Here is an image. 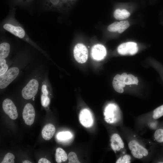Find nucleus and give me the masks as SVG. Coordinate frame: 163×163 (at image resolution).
<instances>
[{"label":"nucleus","mask_w":163,"mask_h":163,"mask_svg":"<svg viewBox=\"0 0 163 163\" xmlns=\"http://www.w3.org/2000/svg\"><path fill=\"white\" fill-rule=\"evenodd\" d=\"M19 73L18 69L13 67L9 69L3 75L0 77V88H6L17 76Z\"/></svg>","instance_id":"nucleus-1"},{"label":"nucleus","mask_w":163,"mask_h":163,"mask_svg":"<svg viewBox=\"0 0 163 163\" xmlns=\"http://www.w3.org/2000/svg\"><path fill=\"white\" fill-rule=\"evenodd\" d=\"M128 147L133 156L136 158L141 159L148 154L147 149L135 140L130 141L128 143Z\"/></svg>","instance_id":"nucleus-2"},{"label":"nucleus","mask_w":163,"mask_h":163,"mask_svg":"<svg viewBox=\"0 0 163 163\" xmlns=\"http://www.w3.org/2000/svg\"><path fill=\"white\" fill-rule=\"evenodd\" d=\"M38 87L37 80L35 79L31 80L22 90L23 97L27 100L34 97L37 93Z\"/></svg>","instance_id":"nucleus-3"},{"label":"nucleus","mask_w":163,"mask_h":163,"mask_svg":"<svg viewBox=\"0 0 163 163\" xmlns=\"http://www.w3.org/2000/svg\"><path fill=\"white\" fill-rule=\"evenodd\" d=\"M73 54L75 59L79 63H84L88 59V49L86 46L82 43H79L75 45L73 50Z\"/></svg>","instance_id":"nucleus-4"},{"label":"nucleus","mask_w":163,"mask_h":163,"mask_svg":"<svg viewBox=\"0 0 163 163\" xmlns=\"http://www.w3.org/2000/svg\"><path fill=\"white\" fill-rule=\"evenodd\" d=\"M138 47L136 43L129 42L123 43L117 48V51L121 55H133L138 51Z\"/></svg>","instance_id":"nucleus-5"},{"label":"nucleus","mask_w":163,"mask_h":163,"mask_svg":"<svg viewBox=\"0 0 163 163\" xmlns=\"http://www.w3.org/2000/svg\"><path fill=\"white\" fill-rule=\"evenodd\" d=\"M2 106L4 111L11 119L15 120L17 118L18 113L17 108L11 99L8 98L5 99Z\"/></svg>","instance_id":"nucleus-6"},{"label":"nucleus","mask_w":163,"mask_h":163,"mask_svg":"<svg viewBox=\"0 0 163 163\" xmlns=\"http://www.w3.org/2000/svg\"><path fill=\"white\" fill-rule=\"evenodd\" d=\"M22 116L27 125H30L33 123L35 112L34 107L31 104L27 103L25 105L23 110Z\"/></svg>","instance_id":"nucleus-7"},{"label":"nucleus","mask_w":163,"mask_h":163,"mask_svg":"<svg viewBox=\"0 0 163 163\" xmlns=\"http://www.w3.org/2000/svg\"><path fill=\"white\" fill-rule=\"evenodd\" d=\"M79 120L82 125L85 127H90L93 125L92 116L90 111L87 109H84L81 111Z\"/></svg>","instance_id":"nucleus-8"},{"label":"nucleus","mask_w":163,"mask_h":163,"mask_svg":"<svg viewBox=\"0 0 163 163\" xmlns=\"http://www.w3.org/2000/svg\"><path fill=\"white\" fill-rule=\"evenodd\" d=\"M91 53L93 58L97 61L103 59L107 54L105 47L103 45L99 44H95L92 46Z\"/></svg>","instance_id":"nucleus-9"},{"label":"nucleus","mask_w":163,"mask_h":163,"mask_svg":"<svg viewBox=\"0 0 163 163\" xmlns=\"http://www.w3.org/2000/svg\"><path fill=\"white\" fill-rule=\"evenodd\" d=\"M118 107L113 104H110L105 107L104 115L105 121L108 123H113L115 121V115L118 110Z\"/></svg>","instance_id":"nucleus-10"},{"label":"nucleus","mask_w":163,"mask_h":163,"mask_svg":"<svg viewBox=\"0 0 163 163\" xmlns=\"http://www.w3.org/2000/svg\"><path fill=\"white\" fill-rule=\"evenodd\" d=\"M126 73L121 75L117 74L113 78L112 82L114 89L117 92L122 93L124 92L123 88L125 86V77Z\"/></svg>","instance_id":"nucleus-11"},{"label":"nucleus","mask_w":163,"mask_h":163,"mask_svg":"<svg viewBox=\"0 0 163 163\" xmlns=\"http://www.w3.org/2000/svg\"><path fill=\"white\" fill-rule=\"evenodd\" d=\"M3 27L5 30L19 38H22L25 36V32L24 30L20 26L6 23L3 25Z\"/></svg>","instance_id":"nucleus-12"},{"label":"nucleus","mask_w":163,"mask_h":163,"mask_svg":"<svg viewBox=\"0 0 163 163\" xmlns=\"http://www.w3.org/2000/svg\"><path fill=\"white\" fill-rule=\"evenodd\" d=\"M129 26V23L127 21H122L119 22H115L109 25L107 27L108 30L110 32L118 31L121 33Z\"/></svg>","instance_id":"nucleus-13"},{"label":"nucleus","mask_w":163,"mask_h":163,"mask_svg":"<svg viewBox=\"0 0 163 163\" xmlns=\"http://www.w3.org/2000/svg\"><path fill=\"white\" fill-rule=\"evenodd\" d=\"M110 146L115 152L119 151L124 148V144L119 134L114 133L111 136Z\"/></svg>","instance_id":"nucleus-14"},{"label":"nucleus","mask_w":163,"mask_h":163,"mask_svg":"<svg viewBox=\"0 0 163 163\" xmlns=\"http://www.w3.org/2000/svg\"><path fill=\"white\" fill-rule=\"evenodd\" d=\"M56 129L51 123H49L44 126L42 131V137L46 140L51 139L55 134Z\"/></svg>","instance_id":"nucleus-15"},{"label":"nucleus","mask_w":163,"mask_h":163,"mask_svg":"<svg viewBox=\"0 0 163 163\" xmlns=\"http://www.w3.org/2000/svg\"><path fill=\"white\" fill-rule=\"evenodd\" d=\"M55 158L56 162L60 163L66 161L68 158V156L64 150L61 148H58L56 150Z\"/></svg>","instance_id":"nucleus-16"},{"label":"nucleus","mask_w":163,"mask_h":163,"mask_svg":"<svg viewBox=\"0 0 163 163\" xmlns=\"http://www.w3.org/2000/svg\"><path fill=\"white\" fill-rule=\"evenodd\" d=\"M10 45L7 42L2 43L0 45V59H5L9 55Z\"/></svg>","instance_id":"nucleus-17"},{"label":"nucleus","mask_w":163,"mask_h":163,"mask_svg":"<svg viewBox=\"0 0 163 163\" xmlns=\"http://www.w3.org/2000/svg\"><path fill=\"white\" fill-rule=\"evenodd\" d=\"M130 15V13L126 9H116L114 12V17L117 20H123L128 18Z\"/></svg>","instance_id":"nucleus-18"},{"label":"nucleus","mask_w":163,"mask_h":163,"mask_svg":"<svg viewBox=\"0 0 163 163\" xmlns=\"http://www.w3.org/2000/svg\"><path fill=\"white\" fill-rule=\"evenodd\" d=\"M154 137L157 142L163 145V122L160 126L155 131Z\"/></svg>","instance_id":"nucleus-19"},{"label":"nucleus","mask_w":163,"mask_h":163,"mask_svg":"<svg viewBox=\"0 0 163 163\" xmlns=\"http://www.w3.org/2000/svg\"><path fill=\"white\" fill-rule=\"evenodd\" d=\"M125 81L126 85H129L132 84L138 85V80L137 77L131 74L127 75L126 74L125 77Z\"/></svg>","instance_id":"nucleus-20"},{"label":"nucleus","mask_w":163,"mask_h":163,"mask_svg":"<svg viewBox=\"0 0 163 163\" xmlns=\"http://www.w3.org/2000/svg\"><path fill=\"white\" fill-rule=\"evenodd\" d=\"M163 116V104L155 109L153 111L152 117L155 120L158 119Z\"/></svg>","instance_id":"nucleus-21"},{"label":"nucleus","mask_w":163,"mask_h":163,"mask_svg":"<svg viewBox=\"0 0 163 163\" xmlns=\"http://www.w3.org/2000/svg\"><path fill=\"white\" fill-rule=\"evenodd\" d=\"M72 137V134L69 131L60 132L58 133L57 135L58 139L62 140L70 139Z\"/></svg>","instance_id":"nucleus-22"},{"label":"nucleus","mask_w":163,"mask_h":163,"mask_svg":"<svg viewBox=\"0 0 163 163\" xmlns=\"http://www.w3.org/2000/svg\"><path fill=\"white\" fill-rule=\"evenodd\" d=\"M0 76L4 74L7 71L8 67L6 64V61L5 59L0 60Z\"/></svg>","instance_id":"nucleus-23"},{"label":"nucleus","mask_w":163,"mask_h":163,"mask_svg":"<svg viewBox=\"0 0 163 163\" xmlns=\"http://www.w3.org/2000/svg\"><path fill=\"white\" fill-rule=\"evenodd\" d=\"M15 157L14 155L11 153H8L5 155L1 163H14Z\"/></svg>","instance_id":"nucleus-24"},{"label":"nucleus","mask_w":163,"mask_h":163,"mask_svg":"<svg viewBox=\"0 0 163 163\" xmlns=\"http://www.w3.org/2000/svg\"><path fill=\"white\" fill-rule=\"evenodd\" d=\"M68 158L69 163H80V162L78 160L77 156L75 153L74 152H70L68 155Z\"/></svg>","instance_id":"nucleus-25"},{"label":"nucleus","mask_w":163,"mask_h":163,"mask_svg":"<svg viewBox=\"0 0 163 163\" xmlns=\"http://www.w3.org/2000/svg\"><path fill=\"white\" fill-rule=\"evenodd\" d=\"M131 157L129 155H125L119 158L116 161V163H129L131 162Z\"/></svg>","instance_id":"nucleus-26"},{"label":"nucleus","mask_w":163,"mask_h":163,"mask_svg":"<svg viewBox=\"0 0 163 163\" xmlns=\"http://www.w3.org/2000/svg\"><path fill=\"white\" fill-rule=\"evenodd\" d=\"M47 94L43 93L41 97L42 105L44 107H47L49 104L50 100Z\"/></svg>","instance_id":"nucleus-27"},{"label":"nucleus","mask_w":163,"mask_h":163,"mask_svg":"<svg viewBox=\"0 0 163 163\" xmlns=\"http://www.w3.org/2000/svg\"><path fill=\"white\" fill-rule=\"evenodd\" d=\"M38 163H50L51 162L47 159L42 158L40 159L38 161Z\"/></svg>","instance_id":"nucleus-28"},{"label":"nucleus","mask_w":163,"mask_h":163,"mask_svg":"<svg viewBox=\"0 0 163 163\" xmlns=\"http://www.w3.org/2000/svg\"><path fill=\"white\" fill-rule=\"evenodd\" d=\"M42 91L43 93L48 95V92L46 90V86L45 85H43L42 88Z\"/></svg>","instance_id":"nucleus-29"},{"label":"nucleus","mask_w":163,"mask_h":163,"mask_svg":"<svg viewBox=\"0 0 163 163\" xmlns=\"http://www.w3.org/2000/svg\"><path fill=\"white\" fill-rule=\"evenodd\" d=\"M23 163H31L32 162L28 160H26L23 161Z\"/></svg>","instance_id":"nucleus-30"}]
</instances>
